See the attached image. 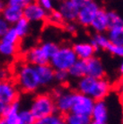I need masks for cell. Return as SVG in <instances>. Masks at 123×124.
I'll return each mask as SVG.
<instances>
[{"instance_id": "36", "label": "cell", "mask_w": 123, "mask_h": 124, "mask_svg": "<svg viewBox=\"0 0 123 124\" xmlns=\"http://www.w3.org/2000/svg\"><path fill=\"white\" fill-rule=\"evenodd\" d=\"M74 5L78 7V8H81L82 6H84L85 5H86L87 3H89L91 0H71Z\"/></svg>"}, {"instance_id": "26", "label": "cell", "mask_w": 123, "mask_h": 124, "mask_svg": "<svg viewBox=\"0 0 123 124\" xmlns=\"http://www.w3.org/2000/svg\"><path fill=\"white\" fill-rule=\"evenodd\" d=\"M36 123L34 116L29 110H21L18 112V124H33Z\"/></svg>"}, {"instance_id": "9", "label": "cell", "mask_w": 123, "mask_h": 124, "mask_svg": "<svg viewBox=\"0 0 123 124\" xmlns=\"http://www.w3.org/2000/svg\"><path fill=\"white\" fill-rule=\"evenodd\" d=\"M91 123L93 124H105L109 120V111L107 103L104 100L94 101L92 112L90 115Z\"/></svg>"}, {"instance_id": "18", "label": "cell", "mask_w": 123, "mask_h": 124, "mask_svg": "<svg viewBox=\"0 0 123 124\" xmlns=\"http://www.w3.org/2000/svg\"><path fill=\"white\" fill-rule=\"evenodd\" d=\"M1 16L10 25H14L19 19H21L23 16V8L17 6L6 4L3 12L1 13Z\"/></svg>"}, {"instance_id": "28", "label": "cell", "mask_w": 123, "mask_h": 124, "mask_svg": "<svg viewBox=\"0 0 123 124\" xmlns=\"http://www.w3.org/2000/svg\"><path fill=\"white\" fill-rule=\"evenodd\" d=\"M108 21H109V27L123 25L122 17L120 16V14L114 11L108 12Z\"/></svg>"}, {"instance_id": "23", "label": "cell", "mask_w": 123, "mask_h": 124, "mask_svg": "<svg viewBox=\"0 0 123 124\" xmlns=\"http://www.w3.org/2000/svg\"><path fill=\"white\" fill-rule=\"evenodd\" d=\"M96 51L102 50H106L107 46L110 43V40L108 39L107 35L104 33H98L95 32V34L92 35L91 41H90Z\"/></svg>"}, {"instance_id": "40", "label": "cell", "mask_w": 123, "mask_h": 124, "mask_svg": "<svg viewBox=\"0 0 123 124\" xmlns=\"http://www.w3.org/2000/svg\"><path fill=\"white\" fill-rule=\"evenodd\" d=\"M119 69H120V73L122 74V73H123V63H122V62H120V67H119Z\"/></svg>"}, {"instance_id": "41", "label": "cell", "mask_w": 123, "mask_h": 124, "mask_svg": "<svg viewBox=\"0 0 123 124\" xmlns=\"http://www.w3.org/2000/svg\"><path fill=\"white\" fill-rule=\"evenodd\" d=\"M54 1H59V2H60V1H62V0H54Z\"/></svg>"}, {"instance_id": "27", "label": "cell", "mask_w": 123, "mask_h": 124, "mask_svg": "<svg viewBox=\"0 0 123 124\" xmlns=\"http://www.w3.org/2000/svg\"><path fill=\"white\" fill-rule=\"evenodd\" d=\"M0 40L7 41V42H11V43L18 44L20 38L16 33L15 30L13 26H10L9 28L7 29V31L4 33V35L0 38Z\"/></svg>"}, {"instance_id": "4", "label": "cell", "mask_w": 123, "mask_h": 124, "mask_svg": "<svg viewBox=\"0 0 123 124\" xmlns=\"http://www.w3.org/2000/svg\"><path fill=\"white\" fill-rule=\"evenodd\" d=\"M77 57L70 46L59 47L49 59V65L55 70H68L77 61Z\"/></svg>"}, {"instance_id": "38", "label": "cell", "mask_w": 123, "mask_h": 124, "mask_svg": "<svg viewBox=\"0 0 123 124\" xmlns=\"http://www.w3.org/2000/svg\"><path fill=\"white\" fill-rule=\"evenodd\" d=\"M6 6V3L5 2V0H0V15H1V13L3 12V10Z\"/></svg>"}, {"instance_id": "10", "label": "cell", "mask_w": 123, "mask_h": 124, "mask_svg": "<svg viewBox=\"0 0 123 124\" xmlns=\"http://www.w3.org/2000/svg\"><path fill=\"white\" fill-rule=\"evenodd\" d=\"M74 100V92H61L56 95V111L62 115H66L71 112Z\"/></svg>"}, {"instance_id": "30", "label": "cell", "mask_w": 123, "mask_h": 124, "mask_svg": "<svg viewBox=\"0 0 123 124\" xmlns=\"http://www.w3.org/2000/svg\"><path fill=\"white\" fill-rule=\"evenodd\" d=\"M106 50L109 51L111 55L116 57H122L123 56V45L110 42L109 45L106 48Z\"/></svg>"}, {"instance_id": "2", "label": "cell", "mask_w": 123, "mask_h": 124, "mask_svg": "<svg viewBox=\"0 0 123 124\" xmlns=\"http://www.w3.org/2000/svg\"><path fill=\"white\" fill-rule=\"evenodd\" d=\"M16 80L20 89L24 93H34L41 86L36 67L28 62L22 64L18 68Z\"/></svg>"}, {"instance_id": "22", "label": "cell", "mask_w": 123, "mask_h": 124, "mask_svg": "<svg viewBox=\"0 0 123 124\" xmlns=\"http://www.w3.org/2000/svg\"><path fill=\"white\" fill-rule=\"evenodd\" d=\"M13 27L15 28L19 38L22 39V38L26 37L31 31V23L23 16L21 19H19L18 21L13 25Z\"/></svg>"}, {"instance_id": "20", "label": "cell", "mask_w": 123, "mask_h": 124, "mask_svg": "<svg viewBox=\"0 0 123 124\" xmlns=\"http://www.w3.org/2000/svg\"><path fill=\"white\" fill-rule=\"evenodd\" d=\"M107 31V37L110 42L123 45V25L109 27Z\"/></svg>"}, {"instance_id": "17", "label": "cell", "mask_w": 123, "mask_h": 124, "mask_svg": "<svg viewBox=\"0 0 123 124\" xmlns=\"http://www.w3.org/2000/svg\"><path fill=\"white\" fill-rule=\"evenodd\" d=\"M36 70L38 73V77L40 79V85H51L55 80V69L49 65V63L48 64H43V65H40L36 67Z\"/></svg>"}, {"instance_id": "29", "label": "cell", "mask_w": 123, "mask_h": 124, "mask_svg": "<svg viewBox=\"0 0 123 124\" xmlns=\"http://www.w3.org/2000/svg\"><path fill=\"white\" fill-rule=\"evenodd\" d=\"M48 19L49 20V22L52 23L53 24L57 25L62 24L63 22H64V19H63L61 14L59 13V11L58 9H53L51 12H49V16H48Z\"/></svg>"}, {"instance_id": "11", "label": "cell", "mask_w": 123, "mask_h": 124, "mask_svg": "<svg viewBox=\"0 0 123 124\" xmlns=\"http://www.w3.org/2000/svg\"><path fill=\"white\" fill-rule=\"evenodd\" d=\"M18 98V90L9 81L0 79V101L8 104Z\"/></svg>"}, {"instance_id": "19", "label": "cell", "mask_w": 123, "mask_h": 124, "mask_svg": "<svg viewBox=\"0 0 123 124\" xmlns=\"http://www.w3.org/2000/svg\"><path fill=\"white\" fill-rule=\"evenodd\" d=\"M68 72L70 78L79 79L86 75V62L77 59V61L68 68Z\"/></svg>"}, {"instance_id": "1", "label": "cell", "mask_w": 123, "mask_h": 124, "mask_svg": "<svg viewBox=\"0 0 123 124\" xmlns=\"http://www.w3.org/2000/svg\"><path fill=\"white\" fill-rule=\"evenodd\" d=\"M77 89L78 92L92 97L94 101H98L104 100L109 95L111 90V85L104 78H93L85 75L78 79Z\"/></svg>"}, {"instance_id": "8", "label": "cell", "mask_w": 123, "mask_h": 124, "mask_svg": "<svg viewBox=\"0 0 123 124\" xmlns=\"http://www.w3.org/2000/svg\"><path fill=\"white\" fill-rule=\"evenodd\" d=\"M101 7L96 2L91 0L89 3H87L78 10L77 21L80 25L84 27H90V24L96 16L97 12Z\"/></svg>"}, {"instance_id": "21", "label": "cell", "mask_w": 123, "mask_h": 124, "mask_svg": "<svg viewBox=\"0 0 123 124\" xmlns=\"http://www.w3.org/2000/svg\"><path fill=\"white\" fill-rule=\"evenodd\" d=\"M64 123L68 124H90L91 123V118L90 116L78 114L75 112H68L65 115Z\"/></svg>"}, {"instance_id": "13", "label": "cell", "mask_w": 123, "mask_h": 124, "mask_svg": "<svg viewBox=\"0 0 123 124\" xmlns=\"http://www.w3.org/2000/svg\"><path fill=\"white\" fill-rule=\"evenodd\" d=\"M58 10L61 14L64 22H76L79 8L71 0H62L59 2Z\"/></svg>"}, {"instance_id": "7", "label": "cell", "mask_w": 123, "mask_h": 124, "mask_svg": "<svg viewBox=\"0 0 123 124\" xmlns=\"http://www.w3.org/2000/svg\"><path fill=\"white\" fill-rule=\"evenodd\" d=\"M23 17L30 23H41L48 19L49 13L44 10L36 1H31L23 8Z\"/></svg>"}, {"instance_id": "32", "label": "cell", "mask_w": 123, "mask_h": 124, "mask_svg": "<svg viewBox=\"0 0 123 124\" xmlns=\"http://www.w3.org/2000/svg\"><path fill=\"white\" fill-rule=\"evenodd\" d=\"M36 2L48 13L51 12L53 9H55V1L54 0H37Z\"/></svg>"}, {"instance_id": "31", "label": "cell", "mask_w": 123, "mask_h": 124, "mask_svg": "<svg viewBox=\"0 0 123 124\" xmlns=\"http://www.w3.org/2000/svg\"><path fill=\"white\" fill-rule=\"evenodd\" d=\"M55 80L59 83H66L69 78V75H68V70H55Z\"/></svg>"}, {"instance_id": "37", "label": "cell", "mask_w": 123, "mask_h": 124, "mask_svg": "<svg viewBox=\"0 0 123 124\" xmlns=\"http://www.w3.org/2000/svg\"><path fill=\"white\" fill-rule=\"evenodd\" d=\"M6 103H4L2 101H0V117L3 115L4 111H5V108H6Z\"/></svg>"}, {"instance_id": "6", "label": "cell", "mask_w": 123, "mask_h": 124, "mask_svg": "<svg viewBox=\"0 0 123 124\" xmlns=\"http://www.w3.org/2000/svg\"><path fill=\"white\" fill-rule=\"evenodd\" d=\"M93 104H94V100L92 97L77 91L74 92V100H73L71 112L78 114L90 116Z\"/></svg>"}, {"instance_id": "3", "label": "cell", "mask_w": 123, "mask_h": 124, "mask_svg": "<svg viewBox=\"0 0 123 124\" xmlns=\"http://www.w3.org/2000/svg\"><path fill=\"white\" fill-rule=\"evenodd\" d=\"M59 47L58 44L53 41H45L28 50L25 54V59L28 63L35 67L48 64Z\"/></svg>"}, {"instance_id": "35", "label": "cell", "mask_w": 123, "mask_h": 124, "mask_svg": "<svg viewBox=\"0 0 123 124\" xmlns=\"http://www.w3.org/2000/svg\"><path fill=\"white\" fill-rule=\"evenodd\" d=\"M66 30L69 32V33L74 34L77 31V25L75 23V22H69L66 26Z\"/></svg>"}, {"instance_id": "24", "label": "cell", "mask_w": 123, "mask_h": 124, "mask_svg": "<svg viewBox=\"0 0 123 124\" xmlns=\"http://www.w3.org/2000/svg\"><path fill=\"white\" fill-rule=\"evenodd\" d=\"M18 51L17 44L0 40V55L6 58H12Z\"/></svg>"}, {"instance_id": "15", "label": "cell", "mask_w": 123, "mask_h": 124, "mask_svg": "<svg viewBox=\"0 0 123 124\" xmlns=\"http://www.w3.org/2000/svg\"><path fill=\"white\" fill-rule=\"evenodd\" d=\"M90 27L94 32L105 33L109 28V21H108V12L106 10L100 8L92 21Z\"/></svg>"}, {"instance_id": "14", "label": "cell", "mask_w": 123, "mask_h": 124, "mask_svg": "<svg viewBox=\"0 0 123 124\" xmlns=\"http://www.w3.org/2000/svg\"><path fill=\"white\" fill-rule=\"evenodd\" d=\"M86 75L93 78H104L106 71L103 63L97 57L93 56L86 60Z\"/></svg>"}, {"instance_id": "12", "label": "cell", "mask_w": 123, "mask_h": 124, "mask_svg": "<svg viewBox=\"0 0 123 124\" xmlns=\"http://www.w3.org/2000/svg\"><path fill=\"white\" fill-rule=\"evenodd\" d=\"M20 102L16 100L6 104L3 115L0 117V124H18Z\"/></svg>"}, {"instance_id": "5", "label": "cell", "mask_w": 123, "mask_h": 124, "mask_svg": "<svg viewBox=\"0 0 123 124\" xmlns=\"http://www.w3.org/2000/svg\"><path fill=\"white\" fill-rule=\"evenodd\" d=\"M30 111L37 121L38 120L56 112L54 99L46 93L38 94L31 102Z\"/></svg>"}, {"instance_id": "34", "label": "cell", "mask_w": 123, "mask_h": 124, "mask_svg": "<svg viewBox=\"0 0 123 124\" xmlns=\"http://www.w3.org/2000/svg\"><path fill=\"white\" fill-rule=\"evenodd\" d=\"M10 26L11 25L3 18V16H0V38L3 36L4 33L7 31V29L9 28Z\"/></svg>"}, {"instance_id": "39", "label": "cell", "mask_w": 123, "mask_h": 124, "mask_svg": "<svg viewBox=\"0 0 123 124\" xmlns=\"http://www.w3.org/2000/svg\"><path fill=\"white\" fill-rule=\"evenodd\" d=\"M6 73L4 69H0V79H3L4 78H6Z\"/></svg>"}, {"instance_id": "16", "label": "cell", "mask_w": 123, "mask_h": 124, "mask_svg": "<svg viewBox=\"0 0 123 124\" xmlns=\"http://www.w3.org/2000/svg\"><path fill=\"white\" fill-rule=\"evenodd\" d=\"M72 49L74 50L75 54L77 55V59L85 60V61L94 56V54L96 52L95 49L93 48L92 43L86 42V41L75 43L72 46Z\"/></svg>"}, {"instance_id": "25", "label": "cell", "mask_w": 123, "mask_h": 124, "mask_svg": "<svg viewBox=\"0 0 123 124\" xmlns=\"http://www.w3.org/2000/svg\"><path fill=\"white\" fill-rule=\"evenodd\" d=\"M39 124H63L64 123V117L59 112H52L47 115L45 117L40 119L36 121Z\"/></svg>"}, {"instance_id": "33", "label": "cell", "mask_w": 123, "mask_h": 124, "mask_svg": "<svg viewBox=\"0 0 123 124\" xmlns=\"http://www.w3.org/2000/svg\"><path fill=\"white\" fill-rule=\"evenodd\" d=\"M33 0H7V4L13 5V6H17L19 7L23 8L25 6L30 4Z\"/></svg>"}]
</instances>
